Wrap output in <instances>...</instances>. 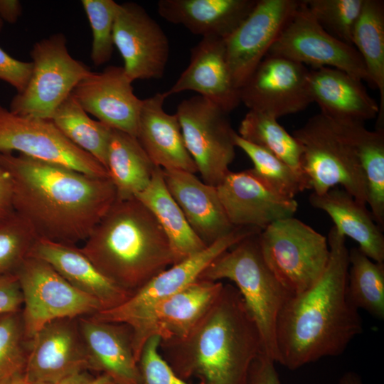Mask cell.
<instances>
[{
  "label": "cell",
  "instance_id": "cell-1",
  "mask_svg": "<svg viewBox=\"0 0 384 384\" xmlns=\"http://www.w3.org/2000/svg\"><path fill=\"white\" fill-rule=\"evenodd\" d=\"M12 207L38 238L73 245L85 241L117 199L109 178L13 153H0Z\"/></svg>",
  "mask_w": 384,
  "mask_h": 384
},
{
  "label": "cell",
  "instance_id": "cell-2",
  "mask_svg": "<svg viewBox=\"0 0 384 384\" xmlns=\"http://www.w3.org/2000/svg\"><path fill=\"white\" fill-rule=\"evenodd\" d=\"M327 240L330 256L323 275L308 290L292 295L277 317L276 362L292 370L342 354L363 330L358 310L346 295V238L333 226Z\"/></svg>",
  "mask_w": 384,
  "mask_h": 384
},
{
  "label": "cell",
  "instance_id": "cell-3",
  "mask_svg": "<svg viewBox=\"0 0 384 384\" xmlns=\"http://www.w3.org/2000/svg\"><path fill=\"white\" fill-rule=\"evenodd\" d=\"M159 352L185 380L247 384L250 366L261 353V341L240 292L227 284L191 332L182 338L161 340Z\"/></svg>",
  "mask_w": 384,
  "mask_h": 384
},
{
  "label": "cell",
  "instance_id": "cell-4",
  "mask_svg": "<svg viewBox=\"0 0 384 384\" xmlns=\"http://www.w3.org/2000/svg\"><path fill=\"white\" fill-rule=\"evenodd\" d=\"M80 250L132 295L181 261L151 212L135 197L116 199Z\"/></svg>",
  "mask_w": 384,
  "mask_h": 384
},
{
  "label": "cell",
  "instance_id": "cell-5",
  "mask_svg": "<svg viewBox=\"0 0 384 384\" xmlns=\"http://www.w3.org/2000/svg\"><path fill=\"white\" fill-rule=\"evenodd\" d=\"M259 234L242 239L215 258L200 279L235 284L258 329L261 353L276 363V324L287 300L293 294L279 282L265 262Z\"/></svg>",
  "mask_w": 384,
  "mask_h": 384
},
{
  "label": "cell",
  "instance_id": "cell-6",
  "mask_svg": "<svg viewBox=\"0 0 384 384\" xmlns=\"http://www.w3.org/2000/svg\"><path fill=\"white\" fill-rule=\"evenodd\" d=\"M302 147V167L313 193L342 186L367 205L366 179L359 159L337 127L321 113L292 134Z\"/></svg>",
  "mask_w": 384,
  "mask_h": 384
},
{
  "label": "cell",
  "instance_id": "cell-7",
  "mask_svg": "<svg viewBox=\"0 0 384 384\" xmlns=\"http://www.w3.org/2000/svg\"><path fill=\"white\" fill-rule=\"evenodd\" d=\"M259 243L267 266L292 294L312 287L329 262L327 238L294 217L262 230Z\"/></svg>",
  "mask_w": 384,
  "mask_h": 384
},
{
  "label": "cell",
  "instance_id": "cell-8",
  "mask_svg": "<svg viewBox=\"0 0 384 384\" xmlns=\"http://www.w3.org/2000/svg\"><path fill=\"white\" fill-rule=\"evenodd\" d=\"M33 68L23 92L11 100L9 110L19 115L50 120L60 105L90 73L73 58L60 33L35 43L31 50Z\"/></svg>",
  "mask_w": 384,
  "mask_h": 384
},
{
  "label": "cell",
  "instance_id": "cell-9",
  "mask_svg": "<svg viewBox=\"0 0 384 384\" xmlns=\"http://www.w3.org/2000/svg\"><path fill=\"white\" fill-rule=\"evenodd\" d=\"M15 274L23 294L21 314L28 340L53 320L91 316L104 310L99 301L72 286L41 259L27 257Z\"/></svg>",
  "mask_w": 384,
  "mask_h": 384
},
{
  "label": "cell",
  "instance_id": "cell-10",
  "mask_svg": "<svg viewBox=\"0 0 384 384\" xmlns=\"http://www.w3.org/2000/svg\"><path fill=\"white\" fill-rule=\"evenodd\" d=\"M185 146L205 183L217 186L235 156L233 129L225 112L200 95L181 101L176 112Z\"/></svg>",
  "mask_w": 384,
  "mask_h": 384
},
{
  "label": "cell",
  "instance_id": "cell-11",
  "mask_svg": "<svg viewBox=\"0 0 384 384\" xmlns=\"http://www.w3.org/2000/svg\"><path fill=\"white\" fill-rule=\"evenodd\" d=\"M18 154L92 176L109 178L106 169L48 119L16 114L0 104V153Z\"/></svg>",
  "mask_w": 384,
  "mask_h": 384
},
{
  "label": "cell",
  "instance_id": "cell-12",
  "mask_svg": "<svg viewBox=\"0 0 384 384\" xmlns=\"http://www.w3.org/2000/svg\"><path fill=\"white\" fill-rule=\"evenodd\" d=\"M267 55L285 58L314 68L338 69L370 84L363 61L356 48L327 33L302 1Z\"/></svg>",
  "mask_w": 384,
  "mask_h": 384
},
{
  "label": "cell",
  "instance_id": "cell-13",
  "mask_svg": "<svg viewBox=\"0 0 384 384\" xmlns=\"http://www.w3.org/2000/svg\"><path fill=\"white\" fill-rule=\"evenodd\" d=\"M261 231L254 227H235L225 236L156 275L122 304L92 316L104 321L127 323L196 282L220 255L247 236Z\"/></svg>",
  "mask_w": 384,
  "mask_h": 384
},
{
  "label": "cell",
  "instance_id": "cell-14",
  "mask_svg": "<svg viewBox=\"0 0 384 384\" xmlns=\"http://www.w3.org/2000/svg\"><path fill=\"white\" fill-rule=\"evenodd\" d=\"M223 284L220 281L199 278L124 323L132 330L133 351L137 361L150 337L159 336L161 340H169L186 336L212 306Z\"/></svg>",
  "mask_w": 384,
  "mask_h": 384
},
{
  "label": "cell",
  "instance_id": "cell-15",
  "mask_svg": "<svg viewBox=\"0 0 384 384\" xmlns=\"http://www.w3.org/2000/svg\"><path fill=\"white\" fill-rule=\"evenodd\" d=\"M309 72L299 63L266 55L240 88V102L276 119L302 111L313 102Z\"/></svg>",
  "mask_w": 384,
  "mask_h": 384
},
{
  "label": "cell",
  "instance_id": "cell-16",
  "mask_svg": "<svg viewBox=\"0 0 384 384\" xmlns=\"http://www.w3.org/2000/svg\"><path fill=\"white\" fill-rule=\"evenodd\" d=\"M113 41L132 82L163 77L169 57V42L159 24L142 6L134 2L118 4Z\"/></svg>",
  "mask_w": 384,
  "mask_h": 384
},
{
  "label": "cell",
  "instance_id": "cell-17",
  "mask_svg": "<svg viewBox=\"0 0 384 384\" xmlns=\"http://www.w3.org/2000/svg\"><path fill=\"white\" fill-rule=\"evenodd\" d=\"M299 4L297 0H257L248 16L225 40L231 76L239 90L267 55Z\"/></svg>",
  "mask_w": 384,
  "mask_h": 384
},
{
  "label": "cell",
  "instance_id": "cell-18",
  "mask_svg": "<svg viewBox=\"0 0 384 384\" xmlns=\"http://www.w3.org/2000/svg\"><path fill=\"white\" fill-rule=\"evenodd\" d=\"M87 370H90L89 358L78 318L50 321L31 339L24 372L28 383L58 384L67 377Z\"/></svg>",
  "mask_w": 384,
  "mask_h": 384
},
{
  "label": "cell",
  "instance_id": "cell-19",
  "mask_svg": "<svg viewBox=\"0 0 384 384\" xmlns=\"http://www.w3.org/2000/svg\"><path fill=\"white\" fill-rule=\"evenodd\" d=\"M122 66L91 73L71 94L82 109L109 127L136 137L142 105Z\"/></svg>",
  "mask_w": 384,
  "mask_h": 384
},
{
  "label": "cell",
  "instance_id": "cell-20",
  "mask_svg": "<svg viewBox=\"0 0 384 384\" xmlns=\"http://www.w3.org/2000/svg\"><path fill=\"white\" fill-rule=\"evenodd\" d=\"M230 223L234 227H254L261 230L277 220L293 217L298 203L282 196L262 183L250 169L229 171L216 186Z\"/></svg>",
  "mask_w": 384,
  "mask_h": 384
},
{
  "label": "cell",
  "instance_id": "cell-21",
  "mask_svg": "<svg viewBox=\"0 0 384 384\" xmlns=\"http://www.w3.org/2000/svg\"><path fill=\"white\" fill-rule=\"evenodd\" d=\"M194 91L230 113L241 103L229 68L225 40L206 37L191 49L190 62L166 97Z\"/></svg>",
  "mask_w": 384,
  "mask_h": 384
},
{
  "label": "cell",
  "instance_id": "cell-22",
  "mask_svg": "<svg viewBox=\"0 0 384 384\" xmlns=\"http://www.w3.org/2000/svg\"><path fill=\"white\" fill-rule=\"evenodd\" d=\"M78 322L90 370L109 377L113 384H139L131 327L124 323L97 320L92 316L79 317Z\"/></svg>",
  "mask_w": 384,
  "mask_h": 384
},
{
  "label": "cell",
  "instance_id": "cell-23",
  "mask_svg": "<svg viewBox=\"0 0 384 384\" xmlns=\"http://www.w3.org/2000/svg\"><path fill=\"white\" fill-rule=\"evenodd\" d=\"M166 98L164 92H157L142 100L136 138L155 166L196 174L176 114L164 109Z\"/></svg>",
  "mask_w": 384,
  "mask_h": 384
},
{
  "label": "cell",
  "instance_id": "cell-24",
  "mask_svg": "<svg viewBox=\"0 0 384 384\" xmlns=\"http://www.w3.org/2000/svg\"><path fill=\"white\" fill-rule=\"evenodd\" d=\"M166 186L195 234L207 246L235 227L229 221L215 186L191 172L162 169Z\"/></svg>",
  "mask_w": 384,
  "mask_h": 384
},
{
  "label": "cell",
  "instance_id": "cell-25",
  "mask_svg": "<svg viewBox=\"0 0 384 384\" xmlns=\"http://www.w3.org/2000/svg\"><path fill=\"white\" fill-rule=\"evenodd\" d=\"M28 257L48 263L72 286L99 301L104 310L132 296L105 277L76 245L37 238Z\"/></svg>",
  "mask_w": 384,
  "mask_h": 384
},
{
  "label": "cell",
  "instance_id": "cell-26",
  "mask_svg": "<svg viewBox=\"0 0 384 384\" xmlns=\"http://www.w3.org/2000/svg\"><path fill=\"white\" fill-rule=\"evenodd\" d=\"M309 88L313 102L328 119L364 123L378 114L379 105L362 81L341 70L320 67L309 70Z\"/></svg>",
  "mask_w": 384,
  "mask_h": 384
},
{
  "label": "cell",
  "instance_id": "cell-27",
  "mask_svg": "<svg viewBox=\"0 0 384 384\" xmlns=\"http://www.w3.org/2000/svg\"><path fill=\"white\" fill-rule=\"evenodd\" d=\"M257 0H159L157 11L166 21L203 38L225 40L254 8Z\"/></svg>",
  "mask_w": 384,
  "mask_h": 384
},
{
  "label": "cell",
  "instance_id": "cell-28",
  "mask_svg": "<svg viewBox=\"0 0 384 384\" xmlns=\"http://www.w3.org/2000/svg\"><path fill=\"white\" fill-rule=\"evenodd\" d=\"M309 201L315 208L325 211L337 231L358 244L370 259L384 262V235L366 206L358 203L343 188L334 187L323 194L311 193Z\"/></svg>",
  "mask_w": 384,
  "mask_h": 384
},
{
  "label": "cell",
  "instance_id": "cell-29",
  "mask_svg": "<svg viewBox=\"0 0 384 384\" xmlns=\"http://www.w3.org/2000/svg\"><path fill=\"white\" fill-rule=\"evenodd\" d=\"M330 120L353 148L359 159L366 183L367 204L375 223L383 230L384 129L370 131L363 122Z\"/></svg>",
  "mask_w": 384,
  "mask_h": 384
},
{
  "label": "cell",
  "instance_id": "cell-30",
  "mask_svg": "<svg viewBox=\"0 0 384 384\" xmlns=\"http://www.w3.org/2000/svg\"><path fill=\"white\" fill-rule=\"evenodd\" d=\"M156 167L135 137L112 129L106 169L117 199L134 198L145 189Z\"/></svg>",
  "mask_w": 384,
  "mask_h": 384
},
{
  "label": "cell",
  "instance_id": "cell-31",
  "mask_svg": "<svg viewBox=\"0 0 384 384\" xmlns=\"http://www.w3.org/2000/svg\"><path fill=\"white\" fill-rule=\"evenodd\" d=\"M154 215L182 260L206 248L169 191L162 169L156 167L148 186L134 196Z\"/></svg>",
  "mask_w": 384,
  "mask_h": 384
},
{
  "label": "cell",
  "instance_id": "cell-32",
  "mask_svg": "<svg viewBox=\"0 0 384 384\" xmlns=\"http://www.w3.org/2000/svg\"><path fill=\"white\" fill-rule=\"evenodd\" d=\"M353 46L360 54L370 84L380 95L376 128L384 129V1L364 0L352 37Z\"/></svg>",
  "mask_w": 384,
  "mask_h": 384
},
{
  "label": "cell",
  "instance_id": "cell-33",
  "mask_svg": "<svg viewBox=\"0 0 384 384\" xmlns=\"http://www.w3.org/2000/svg\"><path fill=\"white\" fill-rule=\"evenodd\" d=\"M50 121L71 142L106 169L112 128L90 117L72 94L56 109Z\"/></svg>",
  "mask_w": 384,
  "mask_h": 384
},
{
  "label": "cell",
  "instance_id": "cell-34",
  "mask_svg": "<svg viewBox=\"0 0 384 384\" xmlns=\"http://www.w3.org/2000/svg\"><path fill=\"white\" fill-rule=\"evenodd\" d=\"M238 134L245 140L276 156L308 181L302 167V147L294 137L279 124L277 119L249 110L240 122Z\"/></svg>",
  "mask_w": 384,
  "mask_h": 384
},
{
  "label": "cell",
  "instance_id": "cell-35",
  "mask_svg": "<svg viewBox=\"0 0 384 384\" xmlns=\"http://www.w3.org/2000/svg\"><path fill=\"white\" fill-rule=\"evenodd\" d=\"M346 286L348 302L376 319H384V262L367 257L358 247L349 250Z\"/></svg>",
  "mask_w": 384,
  "mask_h": 384
},
{
  "label": "cell",
  "instance_id": "cell-36",
  "mask_svg": "<svg viewBox=\"0 0 384 384\" xmlns=\"http://www.w3.org/2000/svg\"><path fill=\"white\" fill-rule=\"evenodd\" d=\"M236 147L242 149L253 163L252 174L274 193L294 198L299 193L310 189L308 181L288 164L266 149L252 144L235 134Z\"/></svg>",
  "mask_w": 384,
  "mask_h": 384
},
{
  "label": "cell",
  "instance_id": "cell-37",
  "mask_svg": "<svg viewBox=\"0 0 384 384\" xmlns=\"http://www.w3.org/2000/svg\"><path fill=\"white\" fill-rule=\"evenodd\" d=\"M21 310L0 315V381L24 375L30 347Z\"/></svg>",
  "mask_w": 384,
  "mask_h": 384
},
{
  "label": "cell",
  "instance_id": "cell-38",
  "mask_svg": "<svg viewBox=\"0 0 384 384\" xmlns=\"http://www.w3.org/2000/svg\"><path fill=\"white\" fill-rule=\"evenodd\" d=\"M364 0H303L316 22L329 34L353 46L352 37Z\"/></svg>",
  "mask_w": 384,
  "mask_h": 384
},
{
  "label": "cell",
  "instance_id": "cell-39",
  "mask_svg": "<svg viewBox=\"0 0 384 384\" xmlns=\"http://www.w3.org/2000/svg\"><path fill=\"white\" fill-rule=\"evenodd\" d=\"M37 238L14 211L0 219V274H15L28 257Z\"/></svg>",
  "mask_w": 384,
  "mask_h": 384
},
{
  "label": "cell",
  "instance_id": "cell-40",
  "mask_svg": "<svg viewBox=\"0 0 384 384\" xmlns=\"http://www.w3.org/2000/svg\"><path fill=\"white\" fill-rule=\"evenodd\" d=\"M92 33L91 60L95 66L108 62L113 53V28L119 3L113 0H82Z\"/></svg>",
  "mask_w": 384,
  "mask_h": 384
},
{
  "label": "cell",
  "instance_id": "cell-41",
  "mask_svg": "<svg viewBox=\"0 0 384 384\" xmlns=\"http://www.w3.org/2000/svg\"><path fill=\"white\" fill-rule=\"evenodd\" d=\"M161 338L153 336L144 343L137 364L139 384H191L177 375L159 352Z\"/></svg>",
  "mask_w": 384,
  "mask_h": 384
},
{
  "label": "cell",
  "instance_id": "cell-42",
  "mask_svg": "<svg viewBox=\"0 0 384 384\" xmlns=\"http://www.w3.org/2000/svg\"><path fill=\"white\" fill-rule=\"evenodd\" d=\"M31 62L17 60L0 47V80L14 87L17 93L23 91L32 72Z\"/></svg>",
  "mask_w": 384,
  "mask_h": 384
},
{
  "label": "cell",
  "instance_id": "cell-43",
  "mask_svg": "<svg viewBox=\"0 0 384 384\" xmlns=\"http://www.w3.org/2000/svg\"><path fill=\"white\" fill-rule=\"evenodd\" d=\"M23 298L16 274H0V315L21 311Z\"/></svg>",
  "mask_w": 384,
  "mask_h": 384
},
{
  "label": "cell",
  "instance_id": "cell-44",
  "mask_svg": "<svg viewBox=\"0 0 384 384\" xmlns=\"http://www.w3.org/2000/svg\"><path fill=\"white\" fill-rule=\"evenodd\" d=\"M274 363L267 356L259 353L250 366L247 384H281Z\"/></svg>",
  "mask_w": 384,
  "mask_h": 384
},
{
  "label": "cell",
  "instance_id": "cell-45",
  "mask_svg": "<svg viewBox=\"0 0 384 384\" xmlns=\"http://www.w3.org/2000/svg\"><path fill=\"white\" fill-rule=\"evenodd\" d=\"M13 211L11 183L7 174L0 167V219Z\"/></svg>",
  "mask_w": 384,
  "mask_h": 384
},
{
  "label": "cell",
  "instance_id": "cell-46",
  "mask_svg": "<svg viewBox=\"0 0 384 384\" xmlns=\"http://www.w3.org/2000/svg\"><path fill=\"white\" fill-rule=\"evenodd\" d=\"M23 8L18 0H0V19L9 23H16L21 16Z\"/></svg>",
  "mask_w": 384,
  "mask_h": 384
},
{
  "label": "cell",
  "instance_id": "cell-47",
  "mask_svg": "<svg viewBox=\"0 0 384 384\" xmlns=\"http://www.w3.org/2000/svg\"><path fill=\"white\" fill-rule=\"evenodd\" d=\"M58 384H113L111 379L102 374L97 376H93L82 371L61 380Z\"/></svg>",
  "mask_w": 384,
  "mask_h": 384
},
{
  "label": "cell",
  "instance_id": "cell-48",
  "mask_svg": "<svg viewBox=\"0 0 384 384\" xmlns=\"http://www.w3.org/2000/svg\"><path fill=\"white\" fill-rule=\"evenodd\" d=\"M338 384H363V383L359 375L353 371H348L341 377Z\"/></svg>",
  "mask_w": 384,
  "mask_h": 384
},
{
  "label": "cell",
  "instance_id": "cell-49",
  "mask_svg": "<svg viewBox=\"0 0 384 384\" xmlns=\"http://www.w3.org/2000/svg\"><path fill=\"white\" fill-rule=\"evenodd\" d=\"M13 384H28L23 374L13 378Z\"/></svg>",
  "mask_w": 384,
  "mask_h": 384
},
{
  "label": "cell",
  "instance_id": "cell-50",
  "mask_svg": "<svg viewBox=\"0 0 384 384\" xmlns=\"http://www.w3.org/2000/svg\"><path fill=\"white\" fill-rule=\"evenodd\" d=\"M0 384H13V378L2 380L0 381Z\"/></svg>",
  "mask_w": 384,
  "mask_h": 384
},
{
  "label": "cell",
  "instance_id": "cell-51",
  "mask_svg": "<svg viewBox=\"0 0 384 384\" xmlns=\"http://www.w3.org/2000/svg\"><path fill=\"white\" fill-rule=\"evenodd\" d=\"M28 384H55L51 383H47V382H36V383H31Z\"/></svg>",
  "mask_w": 384,
  "mask_h": 384
},
{
  "label": "cell",
  "instance_id": "cell-52",
  "mask_svg": "<svg viewBox=\"0 0 384 384\" xmlns=\"http://www.w3.org/2000/svg\"><path fill=\"white\" fill-rule=\"evenodd\" d=\"M4 22L0 19V32L1 31L3 27H4Z\"/></svg>",
  "mask_w": 384,
  "mask_h": 384
}]
</instances>
